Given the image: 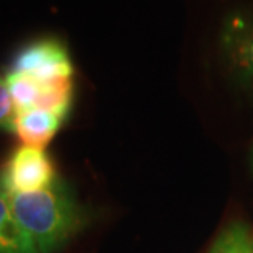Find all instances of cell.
<instances>
[{"label": "cell", "instance_id": "6da1fadb", "mask_svg": "<svg viewBox=\"0 0 253 253\" xmlns=\"http://www.w3.org/2000/svg\"><path fill=\"white\" fill-rule=\"evenodd\" d=\"M13 216L38 253H54L84 229L87 212L61 185L33 193H10Z\"/></svg>", "mask_w": 253, "mask_h": 253}, {"label": "cell", "instance_id": "7a4b0ae2", "mask_svg": "<svg viewBox=\"0 0 253 253\" xmlns=\"http://www.w3.org/2000/svg\"><path fill=\"white\" fill-rule=\"evenodd\" d=\"M12 72L36 80L42 85H71L74 67L67 49L61 42L44 40L26 46L15 57Z\"/></svg>", "mask_w": 253, "mask_h": 253}, {"label": "cell", "instance_id": "3957f363", "mask_svg": "<svg viewBox=\"0 0 253 253\" xmlns=\"http://www.w3.org/2000/svg\"><path fill=\"white\" fill-rule=\"evenodd\" d=\"M2 181L10 193L41 191L56 185V169L44 149L21 144L10 155Z\"/></svg>", "mask_w": 253, "mask_h": 253}, {"label": "cell", "instance_id": "277c9868", "mask_svg": "<svg viewBox=\"0 0 253 253\" xmlns=\"http://www.w3.org/2000/svg\"><path fill=\"white\" fill-rule=\"evenodd\" d=\"M220 49L235 79L253 88V12H235L225 18Z\"/></svg>", "mask_w": 253, "mask_h": 253}, {"label": "cell", "instance_id": "5b68a950", "mask_svg": "<svg viewBox=\"0 0 253 253\" xmlns=\"http://www.w3.org/2000/svg\"><path fill=\"white\" fill-rule=\"evenodd\" d=\"M64 121H66V116L49 110H25L18 111L13 132L17 134L23 145L44 149L54 139Z\"/></svg>", "mask_w": 253, "mask_h": 253}, {"label": "cell", "instance_id": "8992f818", "mask_svg": "<svg viewBox=\"0 0 253 253\" xmlns=\"http://www.w3.org/2000/svg\"><path fill=\"white\" fill-rule=\"evenodd\" d=\"M0 253H38L13 216L10 191L0 181Z\"/></svg>", "mask_w": 253, "mask_h": 253}, {"label": "cell", "instance_id": "52a82bcc", "mask_svg": "<svg viewBox=\"0 0 253 253\" xmlns=\"http://www.w3.org/2000/svg\"><path fill=\"white\" fill-rule=\"evenodd\" d=\"M208 253H253V234L249 225L235 222L220 232Z\"/></svg>", "mask_w": 253, "mask_h": 253}, {"label": "cell", "instance_id": "ba28073f", "mask_svg": "<svg viewBox=\"0 0 253 253\" xmlns=\"http://www.w3.org/2000/svg\"><path fill=\"white\" fill-rule=\"evenodd\" d=\"M17 115L18 110L8 87L7 75L0 74V129L13 132Z\"/></svg>", "mask_w": 253, "mask_h": 253}, {"label": "cell", "instance_id": "9c48e42d", "mask_svg": "<svg viewBox=\"0 0 253 253\" xmlns=\"http://www.w3.org/2000/svg\"><path fill=\"white\" fill-rule=\"evenodd\" d=\"M252 169H253V147H252Z\"/></svg>", "mask_w": 253, "mask_h": 253}]
</instances>
